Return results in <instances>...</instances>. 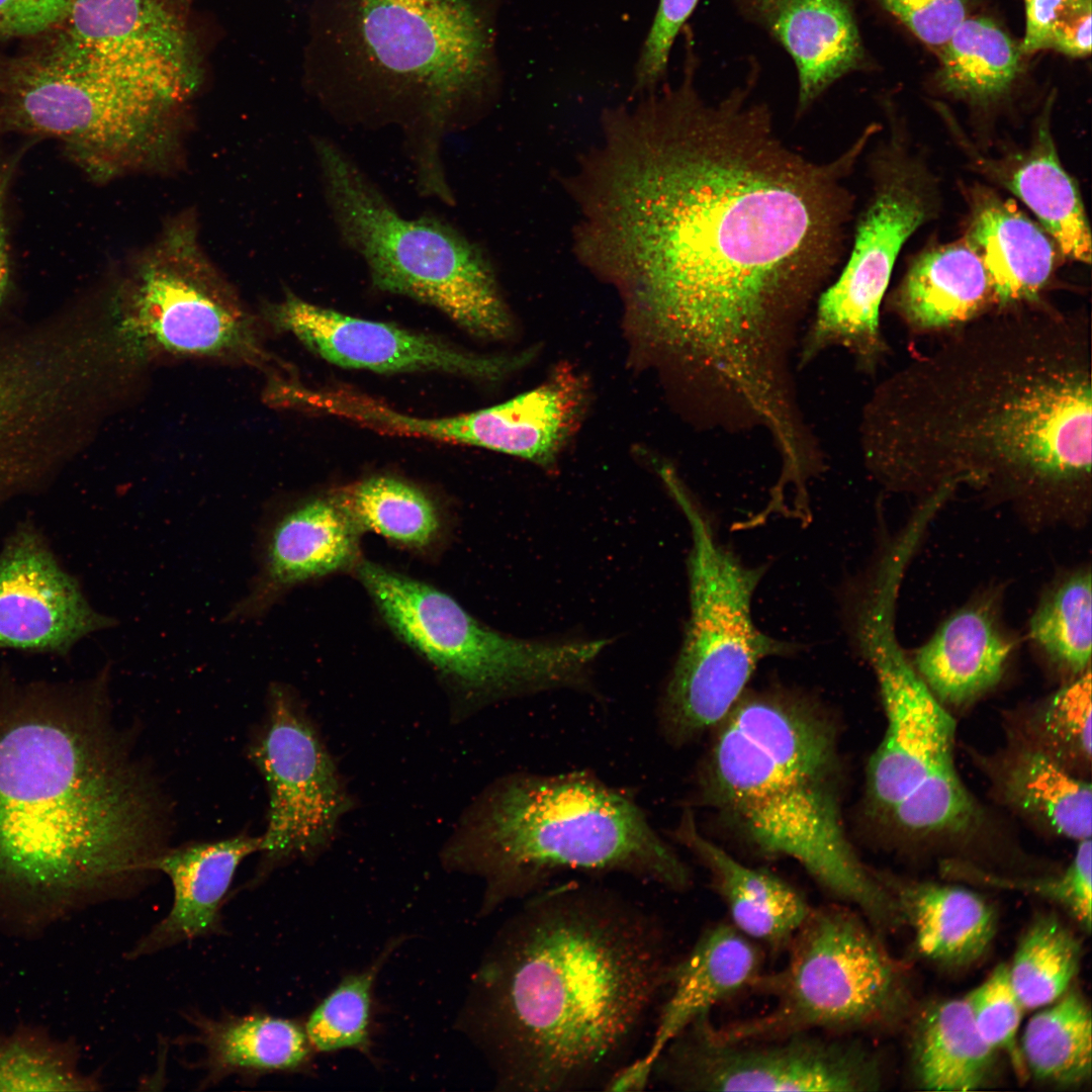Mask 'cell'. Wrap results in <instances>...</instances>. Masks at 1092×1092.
<instances>
[{"instance_id": "6da1fadb", "label": "cell", "mask_w": 1092, "mask_h": 1092, "mask_svg": "<svg viewBox=\"0 0 1092 1092\" xmlns=\"http://www.w3.org/2000/svg\"><path fill=\"white\" fill-rule=\"evenodd\" d=\"M680 83L608 114L583 179L584 259L620 287L638 337L717 415L759 416L794 392L802 322L836 265L841 184L859 150L812 162L777 138L750 93L717 103Z\"/></svg>"}, {"instance_id": "7a4b0ae2", "label": "cell", "mask_w": 1092, "mask_h": 1092, "mask_svg": "<svg viewBox=\"0 0 1092 1092\" xmlns=\"http://www.w3.org/2000/svg\"><path fill=\"white\" fill-rule=\"evenodd\" d=\"M883 380L861 421L866 465L926 497L961 484L1036 505L1091 491V324L1039 299L995 307Z\"/></svg>"}, {"instance_id": "3957f363", "label": "cell", "mask_w": 1092, "mask_h": 1092, "mask_svg": "<svg viewBox=\"0 0 1092 1092\" xmlns=\"http://www.w3.org/2000/svg\"><path fill=\"white\" fill-rule=\"evenodd\" d=\"M523 901L473 977L465 1027L502 1090L605 1088L665 992L663 932L604 889L568 884Z\"/></svg>"}, {"instance_id": "277c9868", "label": "cell", "mask_w": 1092, "mask_h": 1092, "mask_svg": "<svg viewBox=\"0 0 1092 1092\" xmlns=\"http://www.w3.org/2000/svg\"><path fill=\"white\" fill-rule=\"evenodd\" d=\"M107 668L0 675V892L40 908L129 898L157 874L169 806L114 727Z\"/></svg>"}, {"instance_id": "5b68a950", "label": "cell", "mask_w": 1092, "mask_h": 1092, "mask_svg": "<svg viewBox=\"0 0 1092 1092\" xmlns=\"http://www.w3.org/2000/svg\"><path fill=\"white\" fill-rule=\"evenodd\" d=\"M714 729L698 777L701 804L875 925L899 923L894 897L845 831L836 728L825 712L789 691H745Z\"/></svg>"}, {"instance_id": "8992f818", "label": "cell", "mask_w": 1092, "mask_h": 1092, "mask_svg": "<svg viewBox=\"0 0 1092 1092\" xmlns=\"http://www.w3.org/2000/svg\"><path fill=\"white\" fill-rule=\"evenodd\" d=\"M446 856L483 880L482 915L565 872L625 874L675 891L692 882L634 801L584 772L498 780L471 807Z\"/></svg>"}, {"instance_id": "52a82bcc", "label": "cell", "mask_w": 1092, "mask_h": 1092, "mask_svg": "<svg viewBox=\"0 0 1092 1092\" xmlns=\"http://www.w3.org/2000/svg\"><path fill=\"white\" fill-rule=\"evenodd\" d=\"M84 323L106 392L164 360L272 364L255 317L202 251L190 218L171 222Z\"/></svg>"}, {"instance_id": "ba28073f", "label": "cell", "mask_w": 1092, "mask_h": 1092, "mask_svg": "<svg viewBox=\"0 0 1092 1092\" xmlns=\"http://www.w3.org/2000/svg\"><path fill=\"white\" fill-rule=\"evenodd\" d=\"M852 633L876 675L887 724L867 769L873 818L909 843L972 841L988 818L957 769L954 718L906 659L892 612H869Z\"/></svg>"}, {"instance_id": "9c48e42d", "label": "cell", "mask_w": 1092, "mask_h": 1092, "mask_svg": "<svg viewBox=\"0 0 1092 1092\" xmlns=\"http://www.w3.org/2000/svg\"><path fill=\"white\" fill-rule=\"evenodd\" d=\"M316 64L350 81L412 95L445 117L493 72V38L476 0H317Z\"/></svg>"}, {"instance_id": "30bf717a", "label": "cell", "mask_w": 1092, "mask_h": 1092, "mask_svg": "<svg viewBox=\"0 0 1092 1092\" xmlns=\"http://www.w3.org/2000/svg\"><path fill=\"white\" fill-rule=\"evenodd\" d=\"M315 151L334 220L375 287L431 305L477 338L512 334L493 270L475 244L440 219L401 216L332 143L316 140Z\"/></svg>"}, {"instance_id": "8fae6325", "label": "cell", "mask_w": 1092, "mask_h": 1092, "mask_svg": "<svg viewBox=\"0 0 1092 1092\" xmlns=\"http://www.w3.org/2000/svg\"><path fill=\"white\" fill-rule=\"evenodd\" d=\"M665 485L691 528L690 617L659 708L664 736L684 744L714 729L746 691L757 665L798 646L754 624L753 594L766 566L745 565L720 544L710 520L677 476Z\"/></svg>"}, {"instance_id": "7c38bea8", "label": "cell", "mask_w": 1092, "mask_h": 1092, "mask_svg": "<svg viewBox=\"0 0 1092 1092\" xmlns=\"http://www.w3.org/2000/svg\"><path fill=\"white\" fill-rule=\"evenodd\" d=\"M181 105L156 90L36 56L0 65V133L57 140L96 181L167 161Z\"/></svg>"}, {"instance_id": "4fadbf2b", "label": "cell", "mask_w": 1092, "mask_h": 1092, "mask_svg": "<svg viewBox=\"0 0 1092 1092\" xmlns=\"http://www.w3.org/2000/svg\"><path fill=\"white\" fill-rule=\"evenodd\" d=\"M785 965L762 972L750 989L770 1009L710 1030L722 1040L800 1031L844 1035L884 1024L898 1011L900 972L857 913L844 905L811 909L787 947Z\"/></svg>"}, {"instance_id": "5bb4252c", "label": "cell", "mask_w": 1092, "mask_h": 1092, "mask_svg": "<svg viewBox=\"0 0 1092 1092\" xmlns=\"http://www.w3.org/2000/svg\"><path fill=\"white\" fill-rule=\"evenodd\" d=\"M356 573L391 631L477 696L581 685L609 643L511 637L479 623L453 598L423 581L369 561L358 563Z\"/></svg>"}, {"instance_id": "9a60e30c", "label": "cell", "mask_w": 1092, "mask_h": 1092, "mask_svg": "<svg viewBox=\"0 0 1092 1092\" xmlns=\"http://www.w3.org/2000/svg\"><path fill=\"white\" fill-rule=\"evenodd\" d=\"M882 154L850 256L820 294L800 342V365L837 346L854 357L859 369L874 373L889 353L880 328L881 303L903 245L934 216L938 192L930 171L904 153L900 143L888 145Z\"/></svg>"}, {"instance_id": "2e32d148", "label": "cell", "mask_w": 1092, "mask_h": 1092, "mask_svg": "<svg viewBox=\"0 0 1092 1092\" xmlns=\"http://www.w3.org/2000/svg\"><path fill=\"white\" fill-rule=\"evenodd\" d=\"M704 1016L656 1058L650 1080L684 1091L864 1092L881 1088L877 1057L856 1040L818 1031L722 1040Z\"/></svg>"}, {"instance_id": "e0dca14e", "label": "cell", "mask_w": 1092, "mask_h": 1092, "mask_svg": "<svg viewBox=\"0 0 1092 1092\" xmlns=\"http://www.w3.org/2000/svg\"><path fill=\"white\" fill-rule=\"evenodd\" d=\"M268 792L259 885L291 859L310 858L332 840L351 800L313 723L291 692L270 687L265 719L248 750Z\"/></svg>"}, {"instance_id": "ac0fdd59", "label": "cell", "mask_w": 1092, "mask_h": 1092, "mask_svg": "<svg viewBox=\"0 0 1092 1092\" xmlns=\"http://www.w3.org/2000/svg\"><path fill=\"white\" fill-rule=\"evenodd\" d=\"M61 25L36 56L50 65L141 85L181 103L199 84L189 31L161 0H74Z\"/></svg>"}, {"instance_id": "d6986e66", "label": "cell", "mask_w": 1092, "mask_h": 1092, "mask_svg": "<svg viewBox=\"0 0 1092 1092\" xmlns=\"http://www.w3.org/2000/svg\"><path fill=\"white\" fill-rule=\"evenodd\" d=\"M267 322L326 361L378 373L443 372L497 380L524 366L530 354L479 355L430 335L354 317L291 292L265 307Z\"/></svg>"}, {"instance_id": "ffe728a7", "label": "cell", "mask_w": 1092, "mask_h": 1092, "mask_svg": "<svg viewBox=\"0 0 1092 1092\" xmlns=\"http://www.w3.org/2000/svg\"><path fill=\"white\" fill-rule=\"evenodd\" d=\"M116 624L90 604L39 527L28 519L13 529L0 550V650L66 656Z\"/></svg>"}, {"instance_id": "44dd1931", "label": "cell", "mask_w": 1092, "mask_h": 1092, "mask_svg": "<svg viewBox=\"0 0 1092 1092\" xmlns=\"http://www.w3.org/2000/svg\"><path fill=\"white\" fill-rule=\"evenodd\" d=\"M361 532L332 494L266 519L258 535L256 573L226 621L260 618L291 587L352 566Z\"/></svg>"}, {"instance_id": "7402d4cb", "label": "cell", "mask_w": 1092, "mask_h": 1092, "mask_svg": "<svg viewBox=\"0 0 1092 1092\" xmlns=\"http://www.w3.org/2000/svg\"><path fill=\"white\" fill-rule=\"evenodd\" d=\"M761 965L755 941L732 923L707 928L688 953L670 967L647 1051L620 1069L605 1090L645 1089L663 1049L695 1021L710 1015L720 1002L750 988L762 973Z\"/></svg>"}, {"instance_id": "603a6c76", "label": "cell", "mask_w": 1092, "mask_h": 1092, "mask_svg": "<svg viewBox=\"0 0 1092 1092\" xmlns=\"http://www.w3.org/2000/svg\"><path fill=\"white\" fill-rule=\"evenodd\" d=\"M791 58L798 113L845 77L875 67L859 27L855 0H729Z\"/></svg>"}, {"instance_id": "cb8c5ba5", "label": "cell", "mask_w": 1092, "mask_h": 1092, "mask_svg": "<svg viewBox=\"0 0 1092 1092\" xmlns=\"http://www.w3.org/2000/svg\"><path fill=\"white\" fill-rule=\"evenodd\" d=\"M582 377L564 366L549 379L502 403L451 416L452 444L480 447L550 468L585 412Z\"/></svg>"}, {"instance_id": "d4e9b609", "label": "cell", "mask_w": 1092, "mask_h": 1092, "mask_svg": "<svg viewBox=\"0 0 1092 1092\" xmlns=\"http://www.w3.org/2000/svg\"><path fill=\"white\" fill-rule=\"evenodd\" d=\"M261 837L239 834L167 848L153 862L166 875L173 901L168 913L131 945L129 961L225 932L222 909L240 864L259 852Z\"/></svg>"}, {"instance_id": "484cf974", "label": "cell", "mask_w": 1092, "mask_h": 1092, "mask_svg": "<svg viewBox=\"0 0 1092 1092\" xmlns=\"http://www.w3.org/2000/svg\"><path fill=\"white\" fill-rule=\"evenodd\" d=\"M183 1017L193 1031L177 1041L199 1045L203 1052L193 1065L203 1072L200 1090L231 1077L256 1082L267 1075L304 1073L310 1068L314 1050L296 1020L259 1010L210 1016L192 1009Z\"/></svg>"}, {"instance_id": "4316f807", "label": "cell", "mask_w": 1092, "mask_h": 1092, "mask_svg": "<svg viewBox=\"0 0 1092 1092\" xmlns=\"http://www.w3.org/2000/svg\"><path fill=\"white\" fill-rule=\"evenodd\" d=\"M965 194L969 206L965 240L989 274L996 307L1041 299L1057 262L1052 237L1013 200L987 186L973 184Z\"/></svg>"}, {"instance_id": "83f0119b", "label": "cell", "mask_w": 1092, "mask_h": 1092, "mask_svg": "<svg viewBox=\"0 0 1092 1092\" xmlns=\"http://www.w3.org/2000/svg\"><path fill=\"white\" fill-rule=\"evenodd\" d=\"M1053 102L1052 95L1027 149L1000 158L970 152L971 162L1034 213L1063 255L1090 264V226L1079 187L1064 168L1056 149L1050 121Z\"/></svg>"}, {"instance_id": "f1b7e54d", "label": "cell", "mask_w": 1092, "mask_h": 1092, "mask_svg": "<svg viewBox=\"0 0 1092 1092\" xmlns=\"http://www.w3.org/2000/svg\"><path fill=\"white\" fill-rule=\"evenodd\" d=\"M889 306L911 334L942 336L992 310L996 300L982 260L964 238L917 256Z\"/></svg>"}, {"instance_id": "f546056e", "label": "cell", "mask_w": 1092, "mask_h": 1092, "mask_svg": "<svg viewBox=\"0 0 1092 1092\" xmlns=\"http://www.w3.org/2000/svg\"><path fill=\"white\" fill-rule=\"evenodd\" d=\"M674 836L709 871L732 924L755 942L787 949L812 909L806 899L778 876L742 863L705 837L689 810Z\"/></svg>"}, {"instance_id": "4dcf8cb0", "label": "cell", "mask_w": 1092, "mask_h": 1092, "mask_svg": "<svg viewBox=\"0 0 1092 1092\" xmlns=\"http://www.w3.org/2000/svg\"><path fill=\"white\" fill-rule=\"evenodd\" d=\"M987 607L950 615L915 653L913 666L945 706L972 703L1001 679L1012 651Z\"/></svg>"}, {"instance_id": "1f68e13d", "label": "cell", "mask_w": 1092, "mask_h": 1092, "mask_svg": "<svg viewBox=\"0 0 1092 1092\" xmlns=\"http://www.w3.org/2000/svg\"><path fill=\"white\" fill-rule=\"evenodd\" d=\"M879 876L925 958L963 967L979 960L991 945L997 914L978 893L954 885Z\"/></svg>"}, {"instance_id": "d6a6232c", "label": "cell", "mask_w": 1092, "mask_h": 1092, "mask_svg": "<svg viewBox=\"0 0 1092 1092\" xmlns=\"http://www.w3.org/2000/svg\"><path fill=\"white\" fill-rule=\"evenodd\" d=\"M991 778L1002 802L1058 836L1091 838L1092 791L1084 780L1019 741L1000 756Z\"/></svg>"}, {"instance_id": "836d02e7", "label": "cell", "mask_w": 1092, "mask_h": 1092, "mask_svg": "<svg viewBox=\"0 0 1092 1092\" xmlns=\"http://www.w3.org/2000/svg\"><path fill=\"white\" fill-rule=\"evenodd\" d=\"M933 85L977 108L1007 99L1025 75L1027 57L996 20L969 16L936 52Z\"/></svg>"}, {"instance_id": "e575fe53", "label": "cell", "mask_w": 1092, "mask_h": 1092, "mask_svg": "<svg viewBox=\"0 0 1092 1092\" xmlns=\"http://www.w3.org/2000/svg\"><path fill=\"white\" fill-rule=\"evenodd\" d=\"M995 1054L978 1031L965 997L930 1005L916 1022L912 1063L921 1089H980L993 1076Z\"/></svg>"}, {"instance_id": "d590c367", "label": "cell", "mask_w": 1092, "mask_h": 1092, "mask_svg": "<svg viewBox=\"0 0 1092 1092\" xmlns=\"http://www.w3.org/2000/svg\"><path fill=\"white\" fill-rule=\"evenodd\" d=\"M1035 1013L1019 1040L1027 1073L1064 1088L1088 1083L1092 1072L1091 1010L1072 989Z\"/></svg>"}, {"instance_id": "8d00e7d4", "label": "cell", "mask_w": 1092, "mask_h": 1092, "mask_svg": "<svg viewBox=\"0 0 1092 1092\" xmlns=\"http://www.w3.org/2000/svg\"><path fill=\"white\" fill-rule=\"evenodd\" d=\"M332 495L362 531H373L406 547H428L442 528L434 500L419 487L395 477H368Z\"/></svg>"}, {"instance_id": "74e56055", "label": "cell", "mask_w": 1092, "mask_h": 1092, "mask_svg": "<svg viewBox=\"0 0 1092 1092\" xmlns=\"http://www.w3.org/2000/svg\"><path fill=\"white\" fill-rule=\"evenodd\" d=\"M1081 944L1056 916L1037 917L1021 936L1007 966L1024 1009L1044 1007L1068 991L1079 972Z\"/></svg>"}, {"instance_id": "f35d334b", "label": "cell", "mask_w": 1092, "mask_h": 1092, "mask_svg": "<svg viewBox=\"0 0 1092 1092\" xmlns=\"http://www.w3.org/2000/svg\"><path fill=\"white\" fill-rule=\"evenodd\" d=\"M100 1084L81 1072L73 1042L32 1026L0 1033V1091H95Z\"/></svg>"}, {"instance_id": "ab89813d", "label": "cell", "mask_w": 1092, "mask_h": 1092, "mask_svg": "<svg viewBox=\"0 0 1092 1092\" xmlns=\"http://www.w3.org/2000/svg\"><path fill=\"white\" fill-rule=\"evenodd\" d=\"M1091 583L1089 570L1067 576L1045 595L1029 623L1034 643L1073 678L1090 669Z\"/></svg>"}, {"instance_id": "60d3db41", "label": "cell", "mask_w": 1092, "mask_h": 1092, "mask_svg": "<svg viewBox=\"0 0 1092 1092\" xmlns=\"http://www.w3.org/2000/svg\"><path fill=\"white\" fill-rule=\"evenodd\" d=\"M1091 706L1090 668L1034 707L1019 741L1083 777L1091 767Z\"/></svg>"}, {"instance_id": "b9f144b4", "label": "cell", "mask_w": 1092, "mask_h": 1092, "mask_svg": "<svg viewBox=\"0 0 1092 1092\" xmlns=\"http://www.w3.org/2000/svg\"><path fill=\"white\" fill-rule=\"evenodd\" d=\"M393 946L388 945L366 970L344 978L311 1011L303 1026L314 1052H369L372 989Z\"/></svg>"}, {"instance_id": "7bdbcfd3", "label": "cell", "mask_w": 1092, "mask_h": 1092, "mask_svg": "<svg viewBox=\"0 0 1092 1092\" xmlns=\"http://www.w3.org/2000/svg\"><path fill=\"white\" fill-rule=\"evenodd\" d=\"M1092 847L1091 838L1078 841L1069 866L1060 874L1039 878L1009 877L994 874L971 861L946 858L941 872L950 879L992 888L1017 890L1048 899L1065 908L1076 922L1090 932L1092 922Z\"/></svg>"}, {"instance_id": "ee69618b", "label": "cell", "mask_w": 1092, "mask_h": 1092, "mask_svg": "<svg viewBox=\"0 0 1092 1092\" xmlns=\"http://www.w3.org/2000/svg\"><path fill=\"white\" fill-rule=\"evenodd\" d=\"M978 1031L996 1053H1004L1020 1079L1027 1075L1018 1030L1024 1007L1014 992L1007 965L997 966L965 996Z\"/></svg>"}, {"instance_id": "f6af8a7d", "label": "cell", "mask_w": 1092, "mask_h": 1092, "mask_svg": "<svg viewBox=\"0 0 1092 1092\" xmlns=\"http://www.w3.org/2000/svg\"><path fill=\"white\" fill-rule=\"evenodd\" d=\"M934 54L970 16L967 0H869Z\"/></svg>"}, {"instance_id": "bcb514c9", "label": "cell", "mask_w": 1092, "mask_h": 1092, "mask_svg": "<svg viewBox=\"0 0 1092 1092\" xmlns=\"http://www.w3.org/2000/svg\"><path fill=\"white\" fill-rule=\"evenodd\" d=\"M699 2L700 0H659L636 65L637 88L652 89L663 79L676 36L688 25V20Z\"/></svg>"}, {"instance_id": "7dc6e473", "label": "cell", "mask_w": 1092, "mask_h": 1092, "mask_svg": "<svg viewBox=\"0 0 1092 1092\" xmlns=\"http://www.w3.org/2000/svg\"><path fill=\"white\" fill-rule=\"evenodd\" d=\"M74 0H0V39L37 34L61 25Z\"/></svg>"}, {"instance_id": "c3c4849f", "label": "cell", "mask_w": 1092, "mask_h": 1092, "mask_svg": "<svg viewBox=\"0 0 1092 1092\" xmlns=\"http://www.w3.org/2000/svg\"><path fill=\"white\" fill-rule=\"evenodd\" d=\"M1075 0H1023L1024 33L1019 40L1027 58L1046 51L1049 39Z\"/></svg>"}, {"instance_id": "681fc988", "label": "cell", "mask_w": 1092, "mask_h": 1092, "mask_svg": "<svg viewBox=\"0 0 1092 1092\" xmlns=\"http://www.w3.org/2000/svg\"><path fill=\"white\" fill-rule=\"evenodd\" d=\"M1092 0H1075L1071 8L1053 31L1046 51H1054L1073 59L1087 58L1091 54Z\"/></svg>"}, {"instance_id": "f907efd6", "label": "cell", "mask_w": 1092, "mask_h": 1092, "mask_svg": "<svg viewBox=\"0 0 1092 1092\" xmlns=\"http://www.w3.org/2000/svg\"><path fill=\"white\" fill-rule=\"evenodd\" d=\"M19 157V153H16L0 161V307L8 294L10 286L11 265L6 202Z\"/></svg>"}]
</instances>
